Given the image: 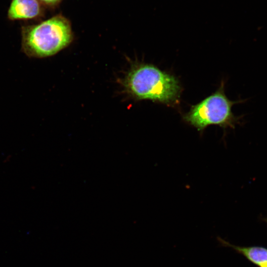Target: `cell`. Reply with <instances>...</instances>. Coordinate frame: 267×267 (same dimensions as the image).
<instances>
[{
	"label": "cell",
	"instance_id": "obj_1",
	"mask_svg": "<svg viewBox=\"0 0 267 267\" xmlns=\"http://www.w3.org/2000/svg\"><path fill=\"white\" fill-rule=\"evenodd\" d=\"M125 85L138 99H149L166 104L177 102L181 89L176 77L148 64L137 65L127 75Z\"/></svg>",
	"mask_w": 267,
	"mask_h": 267
},
{
	"label": "cell",
	"instance_id": "obj_2",
	"mask_svg": "<svg viewBox=\"0 0 267 267\" xmlns=\"http://www.w3.org/2000/svg\"><path fill=\"white\" fill-rule=\"evenodd\" d=\"M22 35V50L30 57L52 56L68 45L72 39L68 23L57 17L24 27Z\"/></svg>",
	"mask_w": 267,
	"mask_h": 267
},
{
	"label": "cell",
	"instance_id": "obj_3",
	"mask_svg": "<svg viewBox=\"0 0 267 267\" xmlns=\"http://www.w3.org/2000/svg\"><path fill=\"white\" fill-rule=\"evenodd\" d=\"M243 100L231 101L225 95L223 84L214 93L191 106L183 116L185 122L202 132L208 126L217 125L234 128L239 118L231 110L232 106Z\"/></svg>",
	"mask_w": 267,
	"mask_h": 267
},
{
	"label": "cell",
	"instance_id": "obj_4",
	"mask_svg": "<svg viewBox=\"0 0 267 267\" xmlns=\"http://www.w3.org/2000/svg\"><path fill=\"white\" fill-rule=\"evenodd\" d=\"M217 240L221 246L232 249L258 267H267V248L259 246H236L220 236L217 237Z\"/></svg>",
	"mask_w": 267,
	"mask_h": 267
},
{
	"label": "cell",
	"instance_id": "obj_5",
	"mask_svg": "<svg viewBox=\"0 0 267 267\" xmlns=\"http://www.w3.org/2000/svg\"><path fill=\"white\" fill-rule=\"evenodd\" d=\"M40 11L37 0H12L8 15L11 19H31L37 17Z\"/></svg>",
	"mask_w": 267,
	"mask_h": 267
},
{
	"label": "cell",
	"instance_id": "obj_6",
	"mask_svg": "<svg viewBox=\"0 0 267 267\" xmlns=\"http://www.w3.org/2000/svg\"><path fill=\"white\" fill-rule=\"evenodd\" d=\"M42 1L48 4H54L60 0H41Z\"/></svg>",
	"mask_w": 267,
	"mask_h": 267
}]
</instances>
